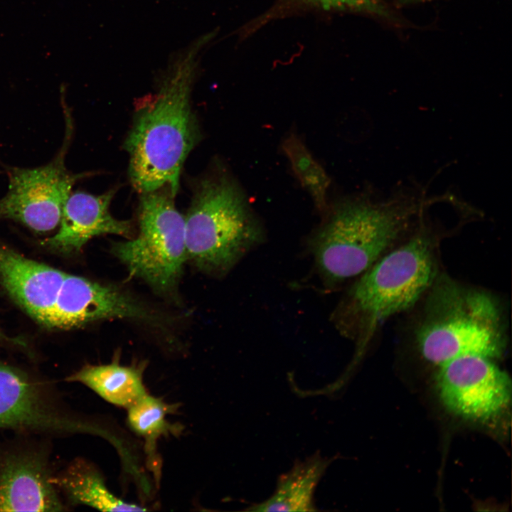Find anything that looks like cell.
Listing matches in <instances>:
<instances>
[{"label": "cell", "mask_w": 512, "mask_h": 512, "mask_svg": "<svg viewBox=\"0 0 512 512\" xmlns=\"http://www.w3.org/2000/svg\"><path fill=\"white\" fill-rule=\"evenodd\" d=\"M436 386L442 402L466 420L487 422L506 410L511 398V381L493 359L465 355L439 366Z\"/></svg>", "instance_id": "cell-10"}, {"label": "cell", "mask_w": 512, "mask_h": 512, "mask_svg": "<svg viewBox=\"0 0 512 512\" xmlns=\"http://www.w3.org/2000/svg\"><path fill=\"white\" fill-rule=\"evenodd\" d=\"M66 134L58 155L36 168H10L9 188L0 199V220L19 222L33 231L45 233L58 226L63 208L75 182L84 176L69 171L65 164L72 134L70 113L65 112Z\"/></svg>", "instance_id": "cell-9"}, {"label": "cell", "mask_w": 512, "mask_h": 512, "mask_svg": "<svg viewBox=\"0 0 512 512\" xmlns=\"http://www.w3.org/2000/svg\"><path fill=\"white\" fill-rule=\"evenodd\" d=\"M110 319H127L155 326L157 313L122 288L66 274L46 326L70 329Z\"/></svg>", "instance_id": "cell-11"}, {"label": "cell", "mask_w": 512, "mask_h": 512, "mask_svg": "<svg viewBox=\"0 0 512 512\" xmlns=\"http://www.w3.org/2000/svg\"><path fill=\"white\" fill-rule=\"evenodd\" d=\"M330 463L329 459L319 454L296 462L289 471L279 476L271 496L246 510L254 512L317 511L314 493Z\"/></svg>", "instance_id": "cell-15"}, {"label": "cell", "mask_w": 512, "mask_h": 512, "mask_svg": "<svg viewBox=\"0 0 512 512\" xmlns=\"http://www.w3.org/2000/svg\"><path fill=\"white\" fill-rule=\"evenodd\" d=\"M325 10H350L383 15L386 9L380 0H302Z\"/></svg>", "instance_id": "cell-19"}, {"label": "cell", "mask_w": 512, "mask_h": 512, "mask_svg": "<svg viewBox=\"0 0 512 512\" xmlns=\"http://www.w3.org/2000/svg\"><path fill=\"white\" fill-rule=\"evenodd\" d=\"M439 238L423 220L366 271L343 307L348 331L366 343L388 319L414 307L437 276Z\"/></svg>", "instance_id": "cell-4"}, {"label": "cell", "mask_w": 512, "mask_h": 512, "mask_svg": "<svg viewBox=\"0 0 512 512\" xmlns=\"http://www.w3.org/2000/svg\"><path fill=\"white\" fill-rule=\"evenodd\" d=\"M115 193L114 188L100 195L71 192L63 206L58 230L47 240V244L59 252L73 253L96 236L110 234L133 238L132 223L115 218L110 213Z\"/></svg>", "instance_id": "cell-12"}, {"label": "cell", "mask_w": 512, "mask_h": 512, "mask_svg": "<svg viewBox=\"0 0 512 512\" xmlns=\"http://www.w3.org/2000/svg\"><path fill=\"white\" fill-rule=\"evenodd\" d=\"M144 369V364L122 366L117 360L108 364L86 365L65 380L81 383L107 402L127 409L147 393L143 383Z\"/></svg>", "instance_id": "cell-16"}, {"label": "cell", "mask_w": 512, "mask_h": 512, "mask_svg": "<svg viewBox=\"0 0 512 512\" xmlns=\"http://www.w3.org/2000/svg\"><path fill=\"white\" fill-rule=\"evenodd\" d=\"M211 36L189 46L167 68L156 92L136 103L124 147L130 182L139 193L166 186L178 192L184 161L201 137L191 100L199 52Z\"/></svg>", "instance_id": "cell-1"}, {"label": "cell", "mask_w": 512, "mask_h": 512, "mask_svg": "<svg viewBox=\"0 0 512 512\" xmlns=\"http://www.w3.org/2000/svg\"><path fill=\"white\" fill-rule=\"evenodd\" d=\"M282 148L296 176L311 195L316 207L321 210H325L327 208L326 191L330 178L324 169L296 134H289L283 142Z\"/></svg>", "instance_id": "cell-17"}, {"label": "cell", "mask_w": 512, "mask_h": 512, "mask_svg": "<svg viewBox=\"0 0 512 512\" xmlns=\"http://www.w3.org/2000/svg\"><path fill=\"white\" fill-rule=\"evenodd\" d=\"M0 340H3L6 342H10L11 343H16V344H20V342L16 340H13L12 338L9 337L8 336L5 335L2 331L0 329Z\"/></svg>", "instance_id": "cell-20"}, {"label": "cell", "mask_w": 512, "mask_h": 512, "mask_svg": "<svg viewBox=\"0 0 512 512\" xmlns=\"http://www.w3.org/2000/svg\"><path fill=\"white\" fill-rule=\"evenodd\" d=\"M66 272L27 258L0 242V282L11 297L46 326Z\"/></svg>", "instance_id": "cell-13"}, {"label": "cell", "mask_w": 512, "mask_h": 512, "mask_svg": "<svg viewBox=\"0 0 512 512\" xmlns=\"http://www.w3.org/2000/svg\"><path fill=\"white\" fill-rule=\"evenodd\" d=\"M52 482L68 508L85 505L105 511L146 510L115 496L107 487L97 466L82 457H76L66 466L55 470Z\"/></svg>", "instance_id": "cell-14"}, {"label": "cell", "mask_w": 512, "mask_h": 512, "mask_svg": "<svg viewBox=\"0 0 512 512\" xmlns=\"http://www.w3.org/2000/svg\"><path fill=\"white\" fill-rule=\"evenodd\" d=\"M403 2H417V1H421L423 0H400Z\"/></svg>", "instance_id": "cell-21"}, {"label": "cell", "mask_w": 512, "mask_h": 512, "mask_svg": "<svg viewBox=\"0 0 512 512\" xmlns=\"http://www.w3.org/2000/svg\"><path fill=\"white\" fill-rule=\"evenodd\" d=\"M175 196L168 186L140 193L138 233L112 248L130 276L165 297L176 295L187 262L185 218L176 208Z\"/></svg>", "instance_id": "cell-6"}, {"label": "cell", "mask_w": 512, "mask_h": 512, "mask_svg": "<svg viewBox=\"0 0 512 512\" xmlns=\"http://www.w3.org/2000/svg\"><path fill=\"white\" fill-rule=\"evenodd\" d=\"M414 341L427 362L439 366L465 355L500 358L506 325L500 302L489 292L438 275L427 290Z\"/></svg>", "instance_id": "cell-3"}, {"label": "cell", "mask_w": 512, "mask_h": 512, "mask_svg": "<svg viewBox=\"0 0 512 512\" xmlns=\"http://www.w3.org/2000/svg\"><path fill=\"white\" fill-rule=\"evenodd\" d=\"M53 439L0 430V511H66L52 482Z\"/></svg>", "instance_id": "cell-8"}, {"label": "cell", "mask_w": 512, "mask_h": 512, "mask_svg": "<svg viewBox=\"0 0 512 512\" xmlns=\"http://www.w3.org/2000/svg\"><path fill=\"white\" fill-rule=\"evenodd\" d=\"M432 203L405 191L381 200L361 195L341 202L313 238L321 274L334 283L359 276L418 227Z\"/></svg>", "instance_id": "cell-2"}, {"label": "cell", "mask_w": 512, "mask_h": 512, "mask_svg": "<svg viewBox=\"0 0 512 512\" xmlns=\"http://www.w3.org/2000/svg\"><path fill=\"white\" fill-rule=\"evenodd\" d=\"M0 430L53 439L95 427L70 407L53 381L0 362Z\"/></svg>", "instance_id": "cell-7"}, {"label": "cell", "mask_w": 512, "mask_h": 512, "mask_svg": "<svg viewBox=\"0 0 512 512\" xmlns=\"http://www.w3.org/2000/svg\"><path fill=\"white\" fill-rule=\"evenodd\" d=\"M185 218L187 261L209 273H225L260 239V228L238 183L213 170L193 183Z\"/></svg>", "instance_id": "cell-5"}, {"label": "cell", "mask_w": 512, "mask_h": 512, "mask_svg": "<svg viewBox=\"0 0 512 512\" xmlns=\"http://www.w3.org/2000/svg\"><path fill=\"white\" fill-rule=\"evenodd\" d=\"M127 423L131 430L152 444L162 435L178 432V427L166 420L174 410L162 400L145 394L127 409Z\"/></svg>", "instance_id": "cell-18"}]
</instances>
